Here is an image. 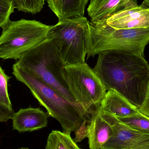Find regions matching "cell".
<instances>
[{"label": "cell", "instance_id": "3", "mask_svg": "<svg viewBox=\"0 0 149 149\" xmlns=\"http://www.w3.org/2000/svg\"><path fill=\"white\" fill-rule=\"evenodd\" d=\"M15 63L39 78L67 100L80 107L69 90L64 74L65 64L51 40L46 38L27 51Z\"/></svg>", "mask_w": 149, "mask_h": 149}, {"label": "cell", "instance_id": "17", "mask_svg": "<svg viewBox=\"0 0 149 149\" xmlns=\"http://www.w3.org/2000/svg\"><path fill=\"white\" fill-rule=\"evenodd\" d=\"M15 9L25 13L36 14L43 8L45 0H10Z\"/></svg>", "mask_w": 149, "mask_h": 149}, {"label": "cell", "instance_id": "13", "mask_svg": "<svg viewBox=\"0 0 149 149\" xmlns=\"http://www.w3.org/2000/svg\"><path fill=\"white\" fill-rule=\"evenodd\" d=\"M100 110L116 118L127 117L139 112L127 99L113 90L107 92L101 102Z\"/></svg>", "mask_w": 149, "mask_h": 149}, {"label": "cell", "instance_id": "7", "mask_svg": "<svg viewBox=\"0 0 149 149\" xmlns=\"http://www.w3.org/2000/svg\"><path fill=\"white\" fill-rule=\"evenodd\" d=\"M50 27L36 20L10 21L0 36V58L18 60L24 53L47 38Z\"/></svg>", "mask_w": 149, "mask_h": 149}, {"label": "cell", "instance_id": "1", "mask_svg": "<svg viewBox=\"0 0 149 149\" xmlns=\"http://www.w3.org/2000/svg\"><path fill=\"white\" fill-rule=\"evenodd\" d=\"M98 55L93 69L106 90L116 91L138 110L149 83V64L144 56L120 50H108Z\"/></svg>", "mask_w": 149, "mask_h": 149}, {"label": "cell", "instance_id": "24", "mask_svg": "<svg viewBox=\"0 0 149 149\" xmlns=\"http://www.w3.org/2000/svg\"><path fill=\"white\" fill-rule=\"evenodd\" d=\"M88 2V0H86Z\"/></svg>", "mask_w": 149, "mask_h": 149}, {"label": "cell", "instance_id": "9", "mask_svg": "<svg viewBox=\"0 0 149 149\" xmlns=\"http://www.w3.org/2000/svg\"><path fill=\"white\" fill-rule=\"evenodd\" d=\"M106 23L116 29L149 27V8L143 2L141 5L114 15Z\"/></svg>", "mask_w": 149, "mask_h": 149}, {"label": "cell", "instance_id": "15", "mask_svg": "<svg viewBox=\"0 0 149 149\" xmlns=\"http://www.w3.org/2000/svg\"><path fill=\"white\" fill-rule=\"evenodd\" d=\"M45 149H81L70 135L58 130H52L47 139Z\"/></svg>", "mask_w": 149, "mask_h": 149}, {"label": "cell", "instance_id": "20", "mask_svg": "<svg viewBox=\"0 0 149 149\" xmlns=\"http://www.w3.org/2000/svg\"><path fill=\"white\" fill-rule=\"evenodd\" d=\"M15 113L13 108L0 102V122H7L10 119H12Z\"/></svg>", "mask_w": 149, "mask_h": 149}, {"label": "cell", "instance_id": "4", "mask_svg": "<svg viewBox=\"0 0 149 149\" xmlns=\"http://www.w3.org/2000/svg\"><path fill=\"white\" fill-rule=\"evenodd\" d=\"M88 58L108 50H120L139 53L144 56L145 47L149 44V27L116 29L106 21H89Z\"/></svg>", "mask_w": 149, "mask_h": 149}, {"label": "cell", "instance_id": "23", "mask_svg": "<svg viewBox=\"0 0 149 149\" xmlns=\"http://www.w3.org/2000/svg\"><path fill=\"white\" fill-rule=\"evenodd\" d=\"M19 149H29V148H20Z\"/></svg>", "mask_w": 149, "mask_h": 149}, {"label": "cell", "instance_id": "19", "mask_svg": "<svg viewBox=\"0 0 149 149\" xmlns=\"http://www.w3.org/2000/svg\"><path fill=\"white\" fill-rule=\"evenodd\" d=\"M11 77L4 73L0 66V102L10 108H13L8 93V81Z\"/></svg>", "mask_w": 149, "mask_h": 149}, {"label": "cell", "instance_id": "6", "mask_svg": "<svg viewBox=\"0 0 149 149\" xmlns=\"http://www.w3.org/2000/svg\"><path fill=\"white\" fill-rule=\"evenodd\" d=\"M64 74L70 92L91 120L107 93L100 79L86 63L65 65Z\"/></svg>", "mask_w": 149, "mask_h": 149}, {"label": "cell", "instance_id": "12", "mask_svg": "<svg viewBox=\"0 0 149 149\" xmlns=\"http://www.w3.org/2000/svg\"><path fill=\"white\" fill-rule=\"evenodd\" d=\"M113 133L107 119L99 110L92 116L87 128V137L90 149H101Z\"/></svg>", "mask_w": 149, "mask_h": 149}, {"label": "cell", "instance_id": "14", "mask_svg": "<svg viewBox=\"0 0 149 149\" xmlns=\"http://www.w3.org/2000/svg\"><path fill=\"white\" fill-rule=\"evenodd\" d=\"M58 21L84 16L86 0H47Z\"/></svg>", "mask_w": 149, "mask_h": 149}, {"label": "cell", "instance_id": "18", "mask_svg": "<svg viewBox=\"0 0 149 149\" xmlns=\"http://www.w3.org/2000/svg\"><path fill=\"white\" fill-rule=\"evenodd\" d=\"M15 8L10 0H0V28H4L10 22V17Z\"/></svg>", "mask_w": 149, "mask_h": 149}, {"label": "cell", "instance_id": "16", "mask_svg": "<svg viewBox=\"0 0 149 149\" xmlns=\"http://www.w3.org/2000/svg\"><path fill=\"white\" fill-rule=\"evenodd\" d=\"M117 118L131 128L149 134V118L141 113L139 112L130 116Z\"/></svg>", "mask_w": 149, "mask_h": 149}, {"label": "cell", "instance_id": "21", "mask_svg": "<svg viewBox=\"0 0 149 149\" xmlns=\"http://www.w3.org/2000/svg\"><path fill=\"white\" fill-rule=\"evenodd\" d=\"M138 111L149 118V83L144 102Z\"/></svg>", "mask_w": 149, "mask_h": 149}, {"label": "cell", "instance_id": "22", "mask_svg": "<svg viewBox=\"0 0 149 149\" xmlns=\"http://www.w3.org/2000/svg\"><path fill=\"white\" fill-rule=\"evenodd\" d=\"M143 2H145L146 5H147V6L149 8V0H143Z\"/></svg>", "mask_w": 149, "mask_h": 149}, {"label": "cell", "instance_id": "8", "mask_svg": "<svg viewBox=\"0 0 149 149\" xmlns=\"http://www.w3.org/2000/svg\"><path fill=\"white\" fill-rule=\"evenodd\" d=\"M100 111L113 127V133L101 149H149V134L131 128L115 116Z\"/></svg>", "mask_w": 149, "mask_h": 149}, {"label": "cell", "instance_id": "11", "mask_svg": "<svg viewBox=\"0 0 149 149\" xmlns=\"http://www.w3.org/2000/svg\"><path fill=\"white\" fill-rule=\"evenodd\" d=\"M49 116L39 108L21 109L12 118L13 130L22 133L42 129L48 125Z\"/></svg>", "mask_w": 149, "mask_h": 149}, {"label": "cell", "instance_id": "5", "mask_svg": "<svg viewBox=\"0 0 149 149\" xmlns=\"http://www.w3.org/2000/svg\"><path fill=\"white\" fill-rule=\"evenodd\" d=\"M89 36V21L83 16L58 21L50 26L47 38L56 46L65 65H73L86 63Z\"/></svg>", "mask_w": 149, "mask_h": 149}, {"label": "cell", "instance_id": "10", "mask_svg": "<svg viewBox=\"0 0 149 149\" xmlns=\"http://www.w3.org/2000/svg\"><path fill=\"white\" fill-rule=\"evenodd\" d=\"M138 5L136 0H90L87 12L91 22H99Z\"/></svg>", "mask_w": 149, "mask_h": 149}, {"label": "cell", "instance_id": "2", "mask_svg": "<svg viewBox=\"0 0 149 149\" xmlns=\"http://www.w3.org/2000/svg\"><path fill=\"white\" fill-rule=\"evenodd\" d=\"M13 74L17 79L29 87L33 96L48 111L49 116L61 124L63 132L70 135L72 132L86 137L90 118L80 107L70 102L52 88L25 68L15 63Z\"/></svg>", "mask_w": 149, "mask_h": 149}]
</instances>
